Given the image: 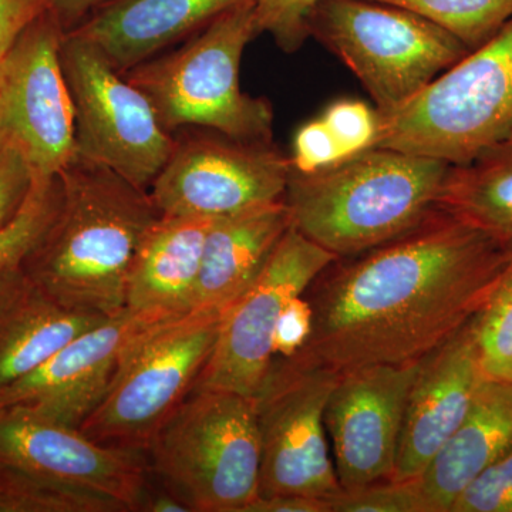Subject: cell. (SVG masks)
Here are the masks:
<instances>
[{
  "label": "cell",
  "mask_w": 512,
  "mask_h": 512,
  "mask_svg": "<svg viewBox=\"0 0 512 512\" xmlns=\"http://www.w3.org/2000/svg\"><path fill=\"white\" fill-rule=\"evenodd\" d=\"M64 33L55 10L37 19L10 47L0 83V141L18 148L35 177H53L74 156Z\"/></svg>",
  "instance_id": "cell-13"
},
{
  "label": "cell",
  "mask_w": 512,
  "mask_h": 512,
  "mask_svg": "<svg viewBox=\"0 0 512 512\" xmlns=\"http://www.w3.org/2000/svg\"><path fill=\"white\" fill-rule=\"evenodd\" d=\"M335 259L291 225L254 284L222 316L217 342L195 389L255 397L274 362L275 329L286 306Z\"/></svg>",
  "instance_id": "cell-12"
},
{
  "label": "cell",
  "mask_w": 512,
  "mask_h": 512,
  "mask_svg": "<svg viewBox=\"0 0 512 512\" xmlns=\"http://www.w3.org/2000/svg\"><path fill=\"white\" fill-rule=\"evenodd\" d=\"M57 175L59 211L23 271L66 308L113 318L126 311L131 262L161 212L150 192L76 154Z\"/></svg>",
  "instance_id": "cell-2"
},
{
  "label": "cell",
  "mask_w": 512,
  "mask_h": 512,
  "mask_svg": "<svg viewBox=\"0 0 512 512\" xmlns=\"http://www.w3.org/2000/svg\"><path fill=\"white\" fill-rule=\"evenodd\" d=\"M60 62L73 101L74 154L150 190L175 136L160 123L146 94L100 50L70 33H64Z\"/></svg>",
  "instance_id": "cell-9"
},
{
  "label": "cell",
  "mask_w": 512,
  "mask_h": 512,
  "mask_svg": "<svg viewBox=\"0 0 512 512\" xmlns=\"http://www.w3.org/2000/svg\"><path fill=\"white\" fill-rule=\"evenodd\" d=\"M419 366L417 360L340 373L323 420L343 491L392 480L407 397Z\"/></svg>",
  "instance_id": "cell-14"
},
{
  "label": "cell",
  "mask_w": 512,
  "mask_h": 512,
  "mask_svg": "<svg viewBox=\"0 0 512 512\" xmlns=\"http://www.w3.org/2000/svg\"><path fill=\"white\" fill-rule=\"evenodd\" d=\"M163 319L168 318L126 309L104 320L0 390V409L25 410L80 429L109 389L127 346L144 329Z\"/></svg>",
  "instance_id": "cell-15"
},
{
  "label": "cell",
  "mask_w": 512,
  "mask_h": 512,
  "mask_svg": "<svg viewBox=\"0 0 512 512\" xmlns=\"http://www.w3.org/2000/svg\"><path fill=\"white\" fill-rule=\"evenodd\" d=\"M150 470V468H148ZM156 478V477H154ZM191 512L188 505L173 493L164 483L156 478V484L151 483L150 476L143 493H141L138 512Z\"/></svg>",
  "instance_id": "cell-37"
},
{
  "label": "cell",
  "mask_w": 512,
  "mask_h": 512,
  "mask_svg": "<svg viewBox=\"0 0 512 512\" xmlns=\"http://www.w3.org/2000/svg\"><path fill=\"white\" fill-rule=\"evenodd\" d=\"M338 379L339 373L296 357H275L255 396L261 497L301 494L329 500L342 491L323 420Z\"/></svg>",
  "instance_id": "cell-10"
},
{
  "label": "cell",
  "mask_w": 512,
  "mask_h": 512,
  "mask_svg": "<svg viewBox=\"0 0 512 512\" xmlns=\"http://www.w3.org/2000/svg\"><path fill=\"white\" fill-rule=\"evenodd\" d=\"M10 49L0 46V83H2L3 69H5L6 56Z\"/></svg>",
  "instance_id": "cell-39"
},
{
  "label": "cell",
  "mask_w": 512,
  "mask_h": 512,
  "mask_svg": "<svg viewBox=\"0 0 512 512\" xmlns=\"http://www.w3.org/2000/svg\"><path fill=\"white\" fill-rule=\"evenodd\" d=\"M332 512H429L416 478L380 481L329 498Z\"/></svg>",
  "instance_id": "cell-28"
},
{
  "label": "cell",
  "mask_w": 512,
  "mask_h": 512,
  "mask_svg": "<svg viewBox=\"0 0 512 512\" xmlns=\"http://www.w3.org/2000/svg\"><path fill=\"white\" fill-rule=\"evenodd\" d=\"M474 323L485 376L512 382V262L500 288Z\"/></svg>",
  "instance_id": "cell-27"
},
{
  "label": "cell",
  "mask_w": 512,
  "mask_h": 512,
  "mask_svg": "<svg viewBox=\"0 0 512 512\" xmlns=\"http://www.w3.org/2000/svg\"><path fill=\"white\" fill-rule=\"evenodd\" d=\"M512 446V382L485 379L460 426L416 478L429 512H450L460 494Z\"/></svg>",
  "instance_id": "cell-21"
},
{
  "label": "cell",
  "mask_w": 512,
  "mask_h": 512,
  "mask_svg": "<svg viewBox=\"0 0 512 512\" xmlns=\"http://www.w3.org/2000/svg\"><path fill=\"white\" fill-rule=\"evenodd\" d=\"M450 164L372 147L315 173L291 171L292 227L336 258L392 241L434 208Z\"/></svg>",
  "instance_id": "cell-3"
},
{
  "label": "cell",
  "mask_w": 512,
  "mask_h": 512,
  "mask_svg": "<svg viewBox=\"0 0 512 512\" xmlns=\"http://www.w3.org/2000/svg\"><path fill=\"white\" fill-rule=\"evenodd\" d=\"M254 0L225 10L180 49L154 56L123 73L153 104L170 133L207 128L248 141H274V109L242 92L245 47L258 37Z\"/></svg>",
  "instance_id": "cell-4"
},
{
  "label": "cell",
  "mask_w": 512,
  "mask_h": 512,
  "mask_svg": "<svg viewBox=\"0 0 512 512\" xmlns=\"http://www.w3.org/2000/svg\"><path fill=\"white\" fill-rule=\"evenodd\" d=\"M291 171L274 141L184 128L148 192L163 215L225 217L284 200Z\"/></svg>",
  "instance_id": "cell-11"
},
{
  "label": "cell",
  "mask_w": 512,
  "mask_h": 512,
  "mask_svg": "<svg viewBox=\"0 0 512 512\" xmlns=\"http://www.w3.org/2000/svg\"><path fill=\"white\" fill-rule=\"evenodd\" d=\"M0 464L92 488L128 512H138L150 476L143 453L101 446L79 429L20 409H0Z\"/></svg>",
  "instance_id": "cell-16"
},
{
  "label": "cell",
  "mask_w": 512,
  "mask_h": 512,
  "mask_svg": "<svg viewBox=\"0 0 512 512\" xmlns=\"http://www.w3.org/2000/svg\"><path fill=\"white\" fill-rule=\"evenodd\" d=\"M244 0H106L70 35L86 40L121 73L190 39Z\"/></svg>",
  "instance_id": "cell-18"
},
{
  "label": "cell",
  "mask_w": 512,
  "mask_h": 512,
  "mask_svg": "<svg viewBox=\"0 0 512 512\" xmlns=\"http://www.w3.org/2000/svg\"><path fill=\"white\" fill-rule=\"evenodd\" d=\"M319 0H254L258 35H269L279 49L295 53L309 39L308 18Z\"/></svg>",
  "instance_id": "cell-29"
},
{
  "label": "cell",
  "mask_w": 512,
  "mask_h": 512,
  "mask_svg": "<svg viewBox=\"0 0 512 512\" xmlns=\"http://www.w3.org/2000/svg\"><path fill=\"white\" fill-rule=\"evenodd\" d=\"M322 119L340 148L343 160L375 147L379 113L363 101L340 100L329 106Z\"/></svg>",
  "instance_id": "cell-30"
},
{
  "label": "cell",
  "mask_w": 512,
  "mask_h": 512,
  "mask_svg": "<svg viewBox=\"0 0 512 512\" xmlns=\"http://www.w3.org/2000/svg\"><path fill=\"white\" fill-rule=\"evenodd\" d=\"M511 262L512 242L434 207L399 237L316 276L303 293L311 336L293 357L339 375L417 362L483 311Z\"/></svg>",
  "instance_id": "cell-1"
},
{
  "label": "cell",
  "mask_w": 512,
  "mask_h": 512,
  "mask_svg": "<svg viewBox=\"0 0 512 512\" xmlns=\"http://www.w3.org/2000/svg\"><path fill=\"white\" fill-rule=\"evenodd\" d=\"M417 13L477 49L512 18V0H377Z\"/></svg>",
  "instance_id": "cell-25"
},
{
  "label": "cell",
  "mask_w": 512,
  "mask_h": 512,
  "mask_svg": "<svg viewBox=\"0 0 512 512\" xmlns=\"http://www.w3.org/2000/svg\"><path fill=\"white\" fill-rule=\"evenodd\" d=\"M291 225L285 198L218 217L205 241L190 311H227L254 284Z\"/></svg>",
  "instance_id": "cell-20"
},
{
  "label": "cell",
  "mask_w": 512,
  "mask_h": 512,
  "mask_svg": "<svg viewBox=\"0 0 512 512\" xmlns=\"http://www.w3.org/2000/svg\"><path fill=\"white\" fill-rule=\"evenodd\" d=\"M217 218L160 215L128 272L126 309L173 318L190 311L208 232Z\"/></svg>",
  "instance_id": "cell-19"
},
{
  "label": "cell",
  "mask_w": 512,
  "mask_h": 512,
  "mask_svg": "<svg viewBox=\"0 0 512 512\" xmlns=\"http://www.w3.org/2000/svg\"><path fill=\"white\" fill-rule=\"evenodd\" d=\"M0 512H128L116 498L0 464Z\"/></svg>",
  "instance_id": "cell-24"
},
{
  "label": "cell",
  "mask_w": 512,
  "mask_h": 512,
  "mask_svg": "<svg viewBox=\"0 0 512 512\" xmlns=\"http://www.w3.org/2000/svg\"><path fill=\"white\" fill-rule=\"evenodd\" d=\"M147 453L150 473L191 512H244L261 480L255 397L192 390Z\"/></svg>",
  "instance_id": "cell-5"
},
{
  "label": "cell",
  "mask_w": 512,
  "mask_h": 512,
  "mask_svg": "<svg viewBox=\"0 0 512 512\" xmlns=\"http://www.w3.org/2000/svg\"><path fill=\"white\" fill-rule=\"evenodd\" d=\"M227 311L191 309L158 320L127 346L106 394L80 431L101 446L147 453L195 389Z\"/></svg>",
  "instance_id": "cell-7"
},
{
  "label": "cell",
  "mask_w": 512,
  "mask_h": 512,
  "mask_svg": "<svg viewBox=\"0 0 512 512\" xmlns=\"http://www.w3.org/2000/svg\"><path fill=\"white\" fill-rule=\"evenodd\" d=\"M379 113V111H377ZM375 147L468 163L512 136V18L399 109L379 113Z\"/></svg>",
  "instance_id": "cell-6"
},
{
  "label": "cell",
  "mask_w": 512,
  "mask_h": 512,
  "mask_svg": "<svg viewBox=\"0 0 512 512\" xmlns=\"http://www.w3.org/2000/svg\"><path fill=\"white\" fill-rule=\"evenodd\" d=\"M312 320L311 303L305 298V295L293 299L286 306L278 325H276L274 356L288 359V357L296 355L311 336Z\"/></svg>",
  "instance_id": "cell-34"
},
{
  "label": "cell",
  "mask_w": 512,
  "mask_h": 512,
  "mask_svg": "<svg viewBox=\"0 0 512 512\" xmlns=\"http://www.w3.org/2000/svg\"><path fill=\"white\" fill-rule=\"evenodd\" d=\"M308 32L349 67L379 113L399 109L470 52L430 20L377 0H319Z\"/></svg>",
  "instance_id": "cell-8"
},
{
  "label": "cell",
  "mask_w": 512,
  "mask_h": 512,
  "mask_svg": "<svg viewBox=\"0 0 512 512\" xmlns=\"http://www.w3.org/2000/svg\"><path fill=\"white\" fill-rule=\"evenodd\" d=\"M52 10L53 0H0V46L10 49L32 23Z\"/></svg>",
  "instance_id": "cell-35"
},
{
  "label": "cell",
  "mask_w": 512,
  "mask_h": 512,
  "mask_svg": "<svg viewBox=\"0 0 512 512\" xmlns=\"http://www.w3.org/2000/svg\"><path fill=\"white\" fill-rule=\"evenodd\" d=\"M343 160L342 153L328 124L320 119L299 128L293 140L292 170L308 174Z\"/></svg>",
  "instance_id": "cell-33"
},
{
  "label": "cell",
  "mask_w": 512,
  "mask_h": 512,
  "mask_svg": "<svg viewBox=\"0 0 512 512\" xmlns=\"http://www.w3.org/2000/svg\"><path fill=\"white\" fill-rule=\"evenodd\" d=\"M104 316L73 311L47 295L23 268L0 278V390L28 375Z\"/></svg>",
  "instance_id": "cell-22"
},
{
  "label": "cell",
  "mask_w": 512,
  "mask_h": 512,
  "mask_svg": "<svg viewBox=\"0 0 512 512\" xmlns=\"http://www.w3.org/2000/svg\"><path fill=\"white\" fill-rule=\"evenodd\" d=\"M434 207L512 242V136L468 163L450 165Z\"/></svg>",
  "instance_id": "cell-23"
},
{
  "label": "cell",
  "mask_w": 512,
  "mask_h": 512,
  "mask_svg": "<svg viewBox=\"0 0 512 512\" xmlns=\"http://www.w3.org/2000/svg\"><path fill=\"white\" fill-rule=\"evenodd\" d=\"M103 2L106 0H53L57 18L62 23L64 32H70L79 26Z\"/></svg>",
  "instance_id": "cell-38"
},
{
  "label": "cell",
  "mask_w": 512,
  "mask_h": 512,
  "mask_svg": "<svg viewBox=\"0 0 512 512\" xmlns=\"http://www.w3.org/2000/svg\"><path fill=\"white\" fill-rule=\"evenodd\" d=\"M33 178L32 167L18 148L0 141V228L18 215L28 198Z\"/></svg>",
  "instance_id": "cell-32"
},
{
  "label": "cell",
  "mask_w": 512,
  "mask_h": 512,
  "mask_svg": "<svg viewBox=\"0 0 512 512\" xmlns=\"http://www.w3.org/2000/svg\"><path fill=\"white\" fill-rule=\"evenodd\" d=\"M60 201L59 175L33 178L28 198L18 215L0 228V278L22 268L55 221Z\"/></svg>",
  "instance_id": "cell-26"
},
{
  "label": "cell",
  "mask_w": 512,
  "mask_h": 512,
  "mask_svg": "<svg viewBox=\"0 0 512 512\" xmlns=\"http://www.w3.org/2000/svg\"><path fill=\"white\" fill-rule=\"evenodd\" d=\"M244 512H332L329 500L301 494L268 495L255 498Z\"/></svg>",
  "instance_id": "cell-36"
},
{
  "label": "cell",
  "mask_w": 512,
  "mask_h": 512,
  "mask_svg": "<svg viewBox=\"0 0 512 512\" xmlns=\"http://www.w3.org/2000/svg\"><path fill=\"white\" fill-rule=\"evenodd\" d=\"M474 319L420 360L407 397L392 481L414 480L423 473L487 379Z\"/></svg>",
  "instance_id": "cell-17"
},
{
  "label": "cell",
  "mask_w": 512,
  "mask_h": 512,
  "mask_svg": "<svg viewBox=\"0 0 512 512\" xmlns=\"http://www.w3.org/2000/svg\"><path fill=\"white\" fill-rule=\"evenodd\" d=\"M450 512H512V446L468 485Z\"/></svg>",
  "instance_id": "cell-31"
}]
</instances>
